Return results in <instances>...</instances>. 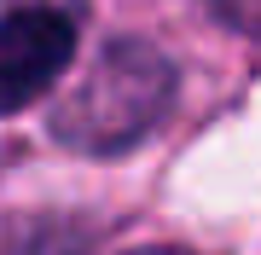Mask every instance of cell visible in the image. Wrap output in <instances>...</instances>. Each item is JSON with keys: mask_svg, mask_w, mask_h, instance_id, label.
<instances>
[{"mask_svg": "<svg viewBox=\"0 0 261 255\" xmlns=\"http://www.w3.org/2000/svg\"><path fill=\"white\" fill-rule=\"evenodd\" d=\"M134 255H186V249H134Z\"/></svg>", "mask_w": 261, "mask_h": 255, "instance_id": "obj_4", "label": "cell"}, {"mask_svg": "<svg viewBox=\"0 0 261 255\" xmlns=\"http://www.w3.org/2000/svg\"><path fill=\"white\" fill-rule=\"evenodd\" d=\"M197 6L232 29H261V0H197Z\"/></svg>", "mask_w": 261, "mask_h": 255, "instance_id": "obj_3", "label": "cell"}, {"mask_svg": "<svg viewBox=\"0 0 261 255\" xmlns=\"http://www.w3.org/2000/svg\"><path fill=\"white\" fill-rule=\"evenodd\" d=\"M75 52V29L53 6H18L0 18V116H18L64 76Z\"/></svg>", "mask_w": 261, "mask_h": 255, "instance_id": "obj_2", "label": "cell"}, {"mask_svg": "<svg viewBox=\"0 0 261 255\" xmlns=\"http://www.w3.org/2000/svg\"><path fill=\"white\" fill-rule=\"evenodd\" d=\"M168 99H174V64L151 41H111L93 58V70L70 87V99L53 110V133L70 151L116 157L157 128Z\"/></svg>", "mask_w": 261, "mask_h": 255, "instance_id": "obj_1", "label": "cell"}]
</instances>
